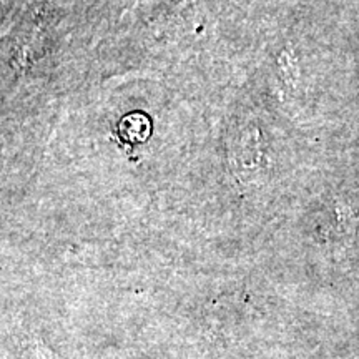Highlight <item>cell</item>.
<instances>
[{
    "label": "cell",
    "mask_w": 359,
    "mask_h": 359,
    "mask_svg": "<svg viewBox=\"0 0 359 359\" xmlns=\"http://www.w3.org/2000/svg\"><path fill=\"white\" fill-rule=\"evenodd\" d=\"M32 359H60L50 349L45 348L42 341H35L32 346Z\"/></svg>",
    "instance_id": "2"
},
{
    "label": "cell",
    "mask_w": 359,
    "mask_h": 359,
    "mask_svg": "<svg viewBox=\"0 0 359 359\" xmlns=\"http://www.w3.org/2000/svg\"><path fill=\"white\" fill-rule=\"evenodd\" d=\"M150 132V120L143 114L127 115L120 122V135H122L123 140L130 143H140L147 140Z\"/></svg>",
    "instance_id": "1"
}]
</instances>
